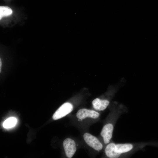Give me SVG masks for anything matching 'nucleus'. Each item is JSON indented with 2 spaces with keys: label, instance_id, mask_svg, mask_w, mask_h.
<instances>
[{
  "label": "nucleus",
  "instance_id": "f257e3e1",
  "mask_svg": "<svg viewBox=\"0 0 158 158\" xmlns=\"http://www.w3.org/2000/svg\"><path fill=\"white\" fill-rule=\"evenodd\" d=\"M133 148V145L131 143L115 144L111 143L106 146L105 152L108 157L117 158L122 154L130 152Z\"/></svg>",
  "mask_w": 158,
  "mask_h": 158
},
{
  "label": "nucleus",
  "instance_id": "f03ea898",
  "mask_svg": "<svg viewBox=\"0 0 158 158\" xmlns=\"http://www.w3.org/2000/svg\"><path fill=\"white\" fill-rule=\"evenodd\" d=\"M83 138L88 145L97 151H100L103 148V145L95 136L86 133L83 135Z\"/></svg>",
  "mask_w": 158,
  "mask_h": 158
},
{
  "label": "nucleus",
  "instance_id": "7ed1b4c3",
  "mask_svg": "<svg viewBox=\"0 0 158 158\" xmlns=\"http://www.w3.org/2000/svg\"><path fill=\"white\" fill-rule=\"evenodd\" d=\"M73 109L72 105L69 102L62 104L54 113L52 118L56 120L62 118L71 112Z\"/></svg>",
  "mask_w": 158,
  "mask_h": 158
},
{
  "label": "nucleus",
  "instance_id": "20e7f679",
  "mask_svg": "<svg viewBox=\"0 0 158 158\" xmlns=\"http://www.w3.org/2000/svg\"><path fill=\"white\" fill-rule=\"evenodd\" d=\"M63 146L66 156L69 158L72 157L76 150L74 141L70 138H67L63 141Z\"/></svg>",
  "mask_w": 158,
  "mask_h": 158
},
{
  "label": "nucleus",
  "instance_id": "39448f33",
  "mask_svg": "<svg viewBox=\"0 0 158 158\" xmlns=\"http://www.w3.org/2000/svg\"><path fill=\"white\" fill-rule=\"evenodd\" d=\"M113 129L114 126L111 123L106 124L102 128L100 134L103 137L105 144H107L110 142L112 138Z\"/></svg>",
  "mask_w": 158,
  "mask_h": 158
},
{
  "label": "nucleus",
  "instance_id": "423d86ee",
  "mask_svg": "<svg viewBox=\"0 0 158 158\" xmlns=\"http://www.w3.org/2000/svg\"><path fill=\"white\" fill-rule=\"evenodd\" d=\"M99 115V113L94 110L83 108L79 109L77 111L76 116L78 118L82 120L87 117L97 118Z\"/></svg>",
  "mask_w": 158,
  "mask_h": 158
},
{
  "label": "nucleus",
  "instance_id": "0eeeda50",
  "mask_svg": "<svg viewBox=\"0 0 158 158\" xmlns=\"http://www.w3.org/2000/svg\"><path fill=\"white\" fill-rule=\"evenodd\" d=\"M109 104V101L106 99H101L97 98L92 102L94 108L96 110L102 111L105 110Z\"/></svg>",
  "mask_w": 158,
  "mask_h": 158
},
{
  "label": "nucleus",
  "instance_id": "6e6552de",
  "mask_svg": "<svg viewBox=\"0 0 158 158\" xmlns=\"http://www.w3.org/2000/svg\"><path fill=\"white\" fill-rule=\"evenodd\" d=\"M16 118L14 117L7 119L3 123V127L6 128H9L14 127L17 122Z\"/></svg>",
  "mask_w": 158,
  "mask_h": 158
},
{
  "label": "nucleus",
  "instance_id": "1a4fd4ad",
  "mask_svg": "<svg viewBox=\"0 0 158 158\" xmlns=\"http://www.w3.org/2000/svg\"><path fill=\"white\" fill-rule=\"evenodd\" d=\"M11 9L7 6H1L0 7V19L3 17L10 16L12 13Z\"/></svg>",
  "mask_w": 158,
  "mask_h": 158
},
{
  "label": "nucleus",
  "instance_id": "9d476101",
  "mask_svg": "<svg viewBox=\"0 0 158 158\" xmlns=\"http://www.w3.org/2000/svg\"><path fill=\"white\" fill-rule=\"evenodd\" d=\"M0 69H1V60H0Z\"/></svg>",
  "mask_w": 158,
  "mask_h": 158
}]
</instances>
